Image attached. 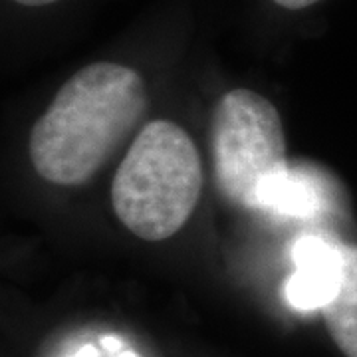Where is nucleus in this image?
<instances>
[{"mask_svg": "<svg viewBox=\"0 0 357 357\" xmlns=\"http://www.w3.org/2000/svg\"><path fill=\"white\" fill-rule=\"evenodd\" d=\"M145 109L147 89L135 70L114 62L86 66L34 123L30 161L48 183L84 185L137 128Z\"/></svg>", "mask_w": 357, "mask_h": 357, "instance_id": "nucleus-1", "label": "nucleus"}, {"mask_svg": "<svg viewBox=\"0 0 357 357\" xmlns=\"http://www.w3.org/2000/svg\"><path fill=\"white\" fill-rule=\"evenodd\" d=\"M68 357H139L135 351L131 349H114V347H107L102 344H84L77 347L74 354H70Z\"/></svg>", "mask_w": 357, "mask_h": 357, "instance_id": "nucleus-6", "label": "nucleus"}, {"mask_svg": "<svg viewBox=\"0 0 357 357\" xmlns=\"http://www.w3.org/2000/svg\"><path fill=\"white\" fill-rule=\"evenodd\" d=\"M274 2L282 8H288V10H302V8L316 4L319 0H274Z\"/></svg>", "mask_w": 357, "mask_h": 357, "instance_id": "nucleus-7", "label": "nucleus"}, {"mask_svg": "<svg viewBox=\"0 0 357 357\" xmlns=\"http://www.w3.org/2000/svg\"><path fill=\"white\" fill-rule=\"evenodd\" d=\"M211 149L218 191L238 206L262 208L266 192L290 175L280 114L252 89H230L218 100Z\"/></svg>", "mask_w": 357, "mask_h": 357, "instance_id": "nucleus-3", "label": "nucleus"}, {"mask_svg": "<svg viewBox=\"0 0 357 357\" xmlns=\"http://www.w3.org/2000/svg\"><path fill=\"white\" fill-rule=\"evenodd\" d=\"M22 6H48V4H54L58 0H14Z\"/></svg>", "mask_w": 357, "mask_h": 357, "instance_id": "nucleus-8", "label": "nucleus"}, {"mask_svg": "<svg viewBox=\"0 0 357 357\" xmlns=\"http://www.w3.org/2000/svg\"><path fill=\"white\" fill-rule=\"evenodd\" d=\"M342 256L340 284L321 307L328 332L345 357H357V244L337 243Z\"/></svg>", "mask_w": 357, "mask_h": 357, "instance_id": "nucleus-5", "label": "nucleus"}, {"mask_svg": "<svg viewBox=\"0 0 357 357\" xmlns=\"http://www.w3.org/2000/svg\"><path fill=\"white\" fill-rule=\"evenodd\" d=\"M294 264L296 272L286 284L290 306L298 312L321 310L340 284V246L319 236H304L294 246Z\"/></svg>", "mask_w": 357, "mask_h": 357, "instance_id": "nucleus-4", "label": "nucleus"}, {"mask_svg": "<svg viewBox=\"0 0 357 357\" xmlns=\"http://www.w3.org/2000/svg\"><path fill=\"white\" fill-rule=\"evenodd\" d=\"M203 189L201 157L189 133L167 119L149 121L115 171L117 218L143 241H167L185 227Z\"/></svg>", "mask_w": 357, "mask_h": 357, "instance_id": "nucleus-2", "label": "nucleus"}]
</instances>
